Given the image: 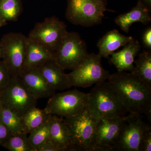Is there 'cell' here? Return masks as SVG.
<instances>
[{"mask_svg": "<svg viewBox=\"0 0 151 151\" xmlns=\"http://www.w3.org/2000/svg\"><path fill=\"white\" fill-rule=\"evenodd\" d=\"M0 103H1V100H0Z\"/></svg>", "mask_w": 151, "mask_h": 151, "instance_id": "34", "label": "cell"}, {"mask_svg": "<svg viewBox=\"0 0 151 151\" xmlns=\"http://www.w3.org/2000/svg\"><path fill=\"white\" fill-rule=\"evenodd\" d=\"M142 114L129 113L124 118L114 151H139L141 139L147 126Z\"/></svg>", "mask_w": 151, "mask_h": 151, "instance_id": "10", "label": "cell"}, {"mask_svg": "<svg viewBox=\"0 0 151 151\" xmlns=\"http://www.w3.org/2000/svg\"><path fill=\"white\" fill-rule=\"evenodd\" d=\"M133 37L126 36L114 29L106 33L97 43L98 53L101 58H107L117 49L125 46Z\"/></svg>", "mask_w": 151, "mask_h": 151, "instance_id": "19", "label": "cell"}, {"mask_svg": "<svg viewBox=\"0 0 151 151\" xmlns=\"http://www.w3.org/2000/svg\"><path fill=\"white\" fill-rule=\"evenodd\" d=\"M88 94L87 108L95 118L124 117L129 113L108 82L95 84Z\"/></svg>", "mask_w": 151, "mask_h": 151, "instance_id": "3", "label": "cell"}, {"mask_svg": "<svg viewBox=\"0 0 151 151\" xmlns=\"http://www.w3.org/2000/svg\"><path fill=\"white\" fill-rule=\"evenodd\" d=\"M134 68L131 73L147 86L151 88V52L144 50L139 52L134 61Z\"/></svg>", "mask_w": 151, "mask_h": 151, "instance_id": "20", "label": "cell"}, {"mask_svg": "<svg viewBox=\"0 0 151 151\" xmlns=\"http://www.w3.org/2000/svg\"><path fill=\"white\" fill-rule=\"evenodd\" d=\"M101 56L89 53L72 72L67 74L70 87L86 88L108 79L110 73L103 67Z\"/></svg>", "mask_w": 151, "mask_h": 151, "instance_id": "6", "label": "cell"}, {"mask_svg": "<svg viewBox=\"0 0 151 151\" xmlns=\"http://www.w3.org/2000/svg\"><path fill=\"white\" fill-rule=\"evenodd\" d=\"M124 117L98 119L96 127V142L107 151H114L113 146L119 136Z\"/></svg>", "mask_w": 151, "mask_h": 151, "instance_id": "12", "label": "cell"}, {"mask_svg": "<svg viewBox=\"0 0 151 151\" xmlns=\"http://www.w3.org/2000/svg\"><path fill=\"white\" fill-rule=\"evenodd\" d=\"M108 79L129 113L145 114L151 122V88L131 72L118 71Z\"/></svg>", "mask_w": 151, "mask_h": 151, "instance_id": "1", "label": "cell"}, {"mask_svg": "<svg viewBox=\"0 0 151 151\" xmlns=\"http://www.w3.org/2000/svg\"><path fill=\"white\" fill-rule=\"evenodd\" d=\"M49 118L42 125L29 133V141L33 151H36L38 148L47 141L49 136Z\"/></svg>", "mask_w": 151, "mask_h": 151, "instance_id": "25", "label": "cell"}, {"mask_svg": "<svg viewBox=\"0 0 151 151\" xmlns=\"http://www.w3.org/2000/svg\"><path fill=\"white\" fill-rule=\"evenodd\" d=\"M68 32L65 23L56 17L52 16L37 23L28 37L42 44L53 52Z\"/></svg>", "mask_w": 151, "mask_h": 151, "instance_id": "11", "label": "cell"}, {"mask_svg": "<svg viewBox=\"0 0 151 151\" xmlns=\"http://www.w3.org/2000/svg\"><path fill=\"white\" fill-rule=\"evenodd\" d=\"M3 48L2 47L1 44L0 42V60L3 58Z\"/></svg>", "mask_w": 151, "mask_h": 151, "instance_id": "32", "label": "cell"}, {"mask_svg": "<svg viewBox=\"0 0 151 151\" xmlns=\"http://www.w3.org/2000/svg\"><path fill=\"white\" fill-rule=\"evenodd\" d=\"M107 0H68L65 17L71 23L85 27L100 24L107 9Z\"/></svg>", "mask_w": 151, "mask_h": 151, "instance_id": "4", "label": "cell"}, {"mask_svg": "<svg viewBox=\"0 0 151 151\" xmlns=\"http://www.w3.org/2000/svg\"><path fill=\"white\" fill-rule=\"evenodd\" d=\"M88 94L77 89L55 94L45 109L49 114L68 118L79 114L87 107Z\"/></svg>", "mask_w": 151, "mask_h": 151, "instance_id": "9", "label": "cell"}, {"mask_svg": "<svg viewBox=\"0 0 151 151\" xmlns=\"http://www.w3.org/2000/svg\"><path fill=\"white\" fill-rule=\"evenodd\" d=\"M86 42L78 33L68 32L53 52V58L64 70H73L88 55Z\"/></svg>", "mask_w": 151, "mask_h": 151, "instance_id": "8", "label": "cell"}, {"mask_svg": "<svg viewBox=\"0 0 151 151\" xmlns=\"http://www.w3.org/2000/svg\"><path fill=\"white\" fill-rule=\"evenodd\" d=\"M143 4L145 5L146 7L151 10V0H139Z\"/></svg>", "mask_w": 151, "mask_h": 151, "instance_id": "31", "label": "cell"}, {"mask_svg": "<svg viewBox=\"0 0 151 151\" xmlns=\"http://www.w3.org/2000/svg\"><path fill=\"white\" fill-rule=\"evenodd\" d=\"M141 45L137 40L133 38L122 50L111 54L110 62L118 71L132 72L134 68L135 58L140 51Z\"/></svg>", "mask_w": 151, "mask_h": 151, "instance_id": "14", "label": "cell"}, {"mask_svg": "<svg viewBox=\"0 0 151 151\" xmlns=\"http://www.w3.org/2000/svg\"><path fill=\"white\" fill-rule=\"evenodd\" d=\"M53 56V52L49 49L27 37L24 69L40 67Z\"/></svg>", "mask_w": 151, "mask_h": 151, "instance_id": "18", "label": "cell"}, {"mask_svg": "<svg viewBox=\"0 0 151 151\" xmlns=\"http://www.w3.org/2000/svg\"><path fill=\"white\" fill-rule=\"evenodd\" d=\"M12 134L8 127L0 121V146L3 147Z\"/></svg>", "mask_w": 151, "mask_h": 151, "instance_id": "28", "label": "cell"}, {"mask_svg": "<svg viewBox=\"0 0 151 151\" xmlns=\"http://www.w3.org/2000/svg\"><path fill=\"white\" fill-rule=\"evenodd\" d=\"M151 151V127L148 124L143 132L139 151Z\"/></svg>", "mask_w": 151, "mask_h": 151, "instance_id": "26", "label": "cell"}, {"mask_svg": "<svg viewBox=\"0 0 151 151\" xmlns=\"http://www.w3.org/2000/svg\"><path fill=\"white\" fill-rule=\"evenodd\" d=\"M7 24V22L0 20V28Z\"/></svg>", "mask_w": 151, "mask_h": 151, "instance_id": "33", "label": "cell"}, {"mask_svg": "<svg viewBox=\"0 0 151 151\" xmlns=\"http://www.w3.org/2000/svg\"><path fill=\"white\" fill-rule=\"evenodd\" d=\"M27 37L21 33L10 32L0 41L3 48V62L11 76H19L24 69Z\"/></svg>", "mask_w": 151, "mask_h": 151, "instance_id": "7", "label": "cell"}, {"mask_svg": "<svg viewBox=\"0 0 151 151\" xmlns=\"http://www.w3.org/2000/svg\"><path fill=\"white\" fill-rule=\"evenodd\" d=\"M0 121L8 127L12 134L23 132L21 118L1 103Z\"/></svg>", "mask_w": 151, "mask_h": 151, "instance_id": "23", "label": "cell"}, {"mask_svg": "<svg viewBox=\"0 0 151 151\" xmlns=\"http://www.w3.org/2000/svg\"><path fill=\"white\" fill-rule=\"evenodd\" d=\"M49 121V136L47 140L59 149L60 151H67L71 143L69 130L63 118L50 115Z\"/></svg>", "mask_w": 151, "mask_h": 151, "instance_id": "17", "label": "cell"}, {"mask_svg": "<svg viewBox=\"0 0 151 151\" xmlns=\"http://www.w3.org/2000/svg\"><path fill=\"white\" fill-rule=\"evenodd\" d=\"M142 41L144 46L150 50L151 49V27H149L145 31L142 37Z\"/></svg>", "mask_w": 151, "mask_h": 151, "instance_id": "29", "label": "cell"}, {"mask_svg": "<svg viewBox=\"0 0 151 151\" xmlns=\"http://www.w3.org/2000/svg\"><path fill=\"white\" fill-rule=\"evenodd\" d=\"M27 134L24 132L13 134L3 147L10 151H33Z\"/></svg>", "mask_w": 151, "mask_h": 151, "instance_id": "24", "label": "cell"}, {"mask_svg": "<svg viewBox=\"0 0 151 151\" xmlns=\"http://www.w3.org/2000/svg\"><path fill=\"white\" fill-rule=\"evenodd\" d=\"M50 115L45 109L36 106L30 109L21 118L23 132L29 134L47 121Z\"/></svg>", "mask_w": 151, "mask_h": 151, "instance_id": "21", "label": "cell"}, {"mask_svg": "<svg viewBox=\"0 0 151 151\" xmlns=\"http://www.w3.org/2000/svg\"><path fill=\"white\" fill-rule=\"evenodd\" d=\"M0 100L1 104L20 118L36 106L37 100L19 76H11L7 84L0 89Z\"/></svg>", "mask_w": 151, "mask_h": 151, "instance_id": "5", "label": "cell"}, {"mask_svg": "<svg viewBox=\"0 0 151 151\" xmlns=\"http://www.w3.org/2000/svg\"><path fill=\"white\" fill-rule=\"evenodd\" d=\"M22 11L21 0H0V20L16 21Z\"/></svg>", "mask_w": 151, "mask_h": 151, "instance_id": "22", "label": "cell"}, {"mask_svg": "<svg viewBox=\"0 0 151 151\" xmlns=\"http://www.w3.org/2000/svg\"><path fill=\"white\" fill-rule=\"evenodd\" d=\"M38 68L47 82L55 90H63L71 87L67 74L53 58Z\"/></svg>", "mask_w": 151, "mask_h": 151, "instance_id": "15", "label": "cell"}, {"mask_svg": "<svg viewBox=\"0 0 151 151\" xmlns=\"http://www.w3.org/2000/svg\"><path fill=\"white\" fill-rule=\"evenodd\" d=\"M36 151H60V150L47 140L38 148Z\"/></svg>", "mask_w": 151, "mask_h": 151, "instance_id": "30", "label": "cell"}, {"mask_svg": "<svg viewBox=\"0 0 151 151\" xmlns=\"http://www.w3.org/2000/svg\"><path fill=\"white\" fill-rule=\"evenodd\" d=\"M98 120L91 115L87 107L79 114L63 119L69 130L71 143L67 151H107L96 142Z\"/></svg>", "mask_w": 151, "mask_h": 151, "instance_id": "2", "label": "cell"}, {"mask_svg": "<svg viewBox=\"0 0 151 151\" xmlns=\"http://www.w3.org/2000/svg\"><path fill=\"white\" fill-rule=\"evenodd\" d=\"M19 76L29 92L37 100L50 98L55 94L56 90L47 82L38 68L24 69Z\"/></svg>", "mask_w": 151, "mask_h": 151, "instance_id": "13", "label": "cell"}, {"mask_svg": "<svg viewBox=\"0 0 151 151\" xmlns=\"http://www.w3.org/2000/svg\"><path fill=\"white\" fill-rule=\"evenodd\" d=\"M150 12L151 10L138 0L136 6L126 13L119 15L114 21L123 31L128 33L131 26L134 23H141L144 25L150 23L151 21Z\"/></svg>", "mask_w": 151, "mask_h": 151, "instance_id": "16", "label": "cell"}, {"mask_svg": "<svg viewBox=\"0 0 151 151\" xmlns=\"http://www.w3.org/2000/svg\"><path fill=\"white\" fill-rule=\"evenodd\" d=\"M11 76L6 65L2 60H0V89L7 84Z\"/></svg>", "mask_w": 151, "mask_h": 151, "instance_id": "27", "label": "cell"}]
</instances>
